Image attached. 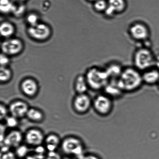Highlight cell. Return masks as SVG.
<instances>
[{"instance_id":"35","label":"cell","mask_w":159,"mask_h":159,"mask_svg":"<svg viewBox=\"0 0 159 159\" xmlns=\"http://www.w3.org/2000/svg\"><path fill=\"white\" fill-rule=\"evenodd\" d=\"M6 127L4 125H1V143H2L6 135H5V132Z\"/></svg>"},{"instance_id":"27","label":"cell","mask_w":159,"mask_h":159,"mask_svg":"<svg viewBox=\"0 0 159 159\" xmlns=\"http://www.w3.org/2000/svg\"><path fill=\"white\" fill-rule=\"evenodd\" d=\"M26 21L29 24V26L35 25L39 23V16L35 13L29 14L26 17Z\"/></svg>"},{"instance_id":"10","label":"cell","mask_w":159,"mask_h":159,"mask_svg":"<svg viewBox=\"0 0 159 159\" xmlns=\"http://www.w3.org/2000/svg\"><path fill=\"white\" fill-rule=\"evenodd\" d=\"M8 108L11 115L19 119L26 116L29 107L27 102L18 100L11 102Z\"/></svg>"},{"instance_id":"41","label":"cell","mask_w":159,"mask_h":159,"mask_svg":"<svg viewBox=\"0 0 159 159\" xmlns=\"http://www.w3.org/2000/svg\"><path fill=\"white\" fill-rule=\"evenodd\" d=\"M158 83H159V81Z\"/></svg>"},{"instance_id":"26","label":"cell","mask_w":159,"mask_h":159,"mask_svg":"<svg viewBox=\"0 0 159 159\" xmlns=\"http://www.w3.org/2000/svg\"><path fill=\"white\" fill-rule=\"evenodd\" d=\"M5 120H6V126L7 127L11 128H15L18 125V118L12 116V115L9 116H8Z\"/></svg>"},{"instance_id":"14","label":"cell","mask_w":159,"mask_h":159,"mask_svg":"<svg viewBox=\"0 0 159 159\" xmlns=\"http://www.w3.org/2000/svg\"><path fill=\"white\" fill-rule=\"evenodd\" d=\"M125 7L124 0H109L107 9L104 12L107 16H111L115 13L122 12Z\"/></svg>"},{"instance_id":"40","label":"cell","mask_w":159,"mask_h":159,"mask_svg":"<svg viewBox=\"0 0 159 159\" xmlns=\"http://www.w3.org/2000/svg\"><path fill=\"white\" fill-rule=\"evenodd\" d=\"M62 159H70L68 158H62Z\"/></svg>"},{"instance_id":"25","label":"cell","mask_w":159,"mask_h":159,"mask_svg":"<svg viewBox=\"0 0 159 159\" xmlns=\"http://www.w3.org/2000/svg\"><path fill=\"white\" fill-rule=\"evenodd\" d=\"M107 7V2L104 0H97L95 1L94 8L98 12H105Z\"/></svg>"},{"instance_id":"17","label":"cell","mask_w":159,"mask_h":159,"mask_svg":"<svg viewBox=\"0 0 159 159\" xmlns=\"http://www.w3.org/2000/svg\"><path fill=\"white\" fill-rule=\"evenodd\" d=\"M74 88L77 94L86 93L87 90L89 88L85 76H78L75 82Z\"/></svg>"},{"instance_id":"20","label":"cell","mask_w":159,"mask_h":159,"mask_svg":"<svg viewBox=\"0 0 159 159\" xmlns=\"http://www.w3.org/2000/svg\"><path fill=\"white\" fill-rule=\"evenodd\" d=\"M105 70L110 79L112 78H117L118 79L120 75L123 70H121L119 65L112 64L108 66Z\"/></svg>"},{"instance_id":"13","label":"cell","mask_w":159,"mask_h":159,"mask_svg":"<svg viewBox=\"0 0 159 159\" xmlns=\"http://www.w3.org/2000/svg\"><path fill=\"white\" fill-rule=\"evenodd\" d=\"M23 136L21 131L17 130H14L6 135L2 143L10 148H16L21 145Z\"/></svg>"},{"instance_id":"8","label":"cell","mask_w":159,"mask_h":159,"mask_svg":"<svg viewBox=\"0 0 159 159\" xmlns=\"http://www.w3.org/2000/svg\"><path fill=\"white\" fill-rule=\"evenodd\" d=\"M93 101L86 93L77 94L74 98L73 106L74 110L79 114L87 113L92 106Z\"/></svg>"},{"instance_id":"36","label":"cell","mask_w":159,"mask_h":159,"mask_svg":"<svg viewBox=\"0 0 159 159\" xmlns=\"http://www.w3.org/2000/svg\"><path fill=\"white\" fill-rule=\"evenodd\" d=\"M155 65L159 69V56L155 59Z\"/></svg>"},{"instance_id":"11","label":"cell","mask_w":159,"mask_h":159,"mask_svg":"<svg viewBox=\"0 0 159 159\" xmlns=\"http://www.w3.org/2000/svg\"><path fill=\"white\" fill-rule=\"evenodd\" d=\"M20 89L23 94L28 97L32 98L36 96L39 87L36 81L31 78H28L22 81Z\"/></svg>"},{"instance_id":"4","label":"cell","mask_w":159,"mask_h":159,"mask_svg":"<svg viewBox=\"0 0 159 159\" xmlns=\"http://www.w3.org/2000/svg\"><path fill=\"white\" fill-rule=\"evenodd\" d=\"M61 145L62 151L66 155H73L78 158L84 155V143L77 137H66L62 141Z\"/></svg>"},{"instance_id":"31","label":"cell","mask_w":159,"mask_h":159,"mask_svg":"<svg viewBox=\"0 0 159 159\" xmlns=\"http://www.w3.org/2000/svg\"><path fill=\"white\" fill-rule=\"evenodd\" d=\"M16 156L13 152L9 151V152L1 153L0 159H16Z\"/></svg>"},{"instance_id":"12","label":"cell","mask_w":159,"mask_h":159,"mask_svg":"<svg viewBox=\"0 0 159 159\" xmlns=\"http://www.w3.org/2000/svg\"><path fill=\"white\" fill-rule=\"evenodd\" d=\"M129 32L132 38L139 41L147 39L149 35L148 28L140 23H136L131 26Z\"/></svg>"},{"instance_id":"39","label":"cell","mask_w":159,"mask_h":159,"mask_svg":"<svg viewBox=\"0 0 159 159\" xmlns=\"http://www.w3.org/2000/svg\"><path fill=\"white\" fill-rule=\"evenodd\" d=\"M89 1H97V0H89Z\"/></svg>"},{"instance_id":"33","label":"cell","mask_w":159,"mask_h":159,"mask_svg":"<svg viewBox=\"0 0 159 159\" xmlns=\"http://www.w3.org/2000/svg\"><path fill=\"white\" fill-rule=\"evenodd\" d=\"M35 148L34 152L35 154L37 155H44L46 149L41 145L35 147Z\"/></svg>"},{"instance_id":"34","label":"cell","mask_w":159,"mask_h":159,"mask_svg":"<svg viewBox=\"0 0 159 159\" xmlns=\"http://www.w3.org/2000/svg\"><path fill=\"white\" fill-rule=\"evenodd\" d=\"M78 159H100L97 156L93 154H88V155H84L79 157Z\"/></svg>"},{"instance_id":"1","label":"cell","mask_w":159,"mask_h":159,"mask_svg":"<svg viewBox=\"0 0 159 159\" xmlns=\"http://www.w3.org/2000/svg\"><path fill=\"white\" fill-rule=\"evenodd\" d=\"M123 92H133L138 90L143 83L142 75L136 69L128 68L123 70L116 80Z\"/></svg>"},{"instance_id":"9","label":"cell","mask_w":159,"mask_h":159,"mask_svg":"<svg viewBox=\"0 0 159 159\" xmlns=\"http://www.w3.org/2000/svg\"><path fill=\"white\" fill-rule=\"evenodd\" d=\"M24 139L28 145L36 147L41 145L45 138L44 134L40 129L32 128L26 132Z\"/></svg>"},{"instance_id":"16","label":"cell","mask_w":159,"mask_h":159,"mask_svg":"<svg viewBox=\"0 0 159 159\" xmlns=\"http://www.w3.org/2000/svg\"><path fill=\"white\" fill-rule=\"evenodd\" d=\"M105 94L111 98H118L123 93L122 90L118 86L116 81L115 82H111L106 85L104 88Z\"/></svg>"},{"instance_id":"32","label":"cell","mask_w":159,"mask_h":159,"mask_svg":"<svg viewBox=\"0 0 159 159\" xmlns=\"http://www.w3.org/2000/svg\"><path fill=\"white\" fill-rule=\"evenodd\" d=\"M60 155L56 152H49L45 159H62Z\"/></svg>"},{"instance_id":"2","label":"cell","mask_w":159,"mask_h":159,"mask_svg":"<svg viewBox=\"0 0 159 159\" xmlns=\"http://www.w3.org/2000/svg\"><path fill=\"white\" fill-rule=\"evenodd\" d=\"M89 88L95 90L104 89L110 79L105 70L97 68H90L85 75Z\"/></svg>"},{"instance_id":"29","label":"cell","mask_w":159,"mask_h":159,"mask_svg":"<svg viewBox=\"0 0 159 159\" xmlns=\"http://www.w3.org/2000/svg\"><path fill=\"white\" fill-rule=\"evenodd\" d=\"M25 10V7L24 6L21 5L20 6H17L15 5V7H14L12 13L15 15L16 16L19 17L23 15Z\"/></svg>"},{"instance_id":"38","label":"cell","mask_w":159,"mask_h":159,"mask_svg":"<svg viewBox=\"0 0 159 159\" xmlns=\"http://www.w3.org/2000/svg\"><path fill=\"white\" fill-rule=\"evenodd\" d=\"M16 1L19 2H23L26 1V0H15Z\"/></svg>"},{"instance_id":"3","label":"cell","mask_w":159,"mask_h":159,"mask_svg":"<svg viewBox=\"0 0 159 159\" xmlns=\"http://www.w3.org/2000/svg\"><path fill=\"white\" fill-rule=\"evenodd\" d=\"M155 58L150 50L146 48L138 50L134 56V61L137 69L146 71L155 64Z\"/></svg>"},{"instance_id":"7","label":"cell","mask_w":159,"mask_h":159,"mask_svg":"<svg viewBox=\"0 0 159 159\" xmlns=\"http://www.w3.org/2000/svg\"><path fill=\"white\" fill-rule=\"evenodd\" d=\"M24 44L20 39L10 38L6 39L1 44L2 53L7 56L18 55L23 51Z\"/></svg>"},{"instance_id":"19","label":"cell","mask_w":159,"mask_h":159,"mask_svg":"<svg viewBox=\"0 0 159 159\" xmlns=\"http://www.w3.org/2000/svg\"><path fill=\"white\" fill-rule=\"evenodd\" d=\"M26 116L30 120L35 123L42 122L44 118L43 112L34 107L29 108Z\"/></svg>"},{"instance_id":"24","label":"cell","mask_w":159,"mask_h":159,"mask_svg":"<svg viewBox=\"0 0 159 159\" xmlns=\"http://www.w3.org/2000/svg\"><path fill=\"white\" fill-rule=\"evenodd\" d=\"M29 152V149L26 146L20 145L16 148L15 155L19 158H25L27 156Z\"/></svg>"},{"instance_id":"30","label":"cell","mask_w":159,"mask_h":159,"mask_svg":"<svg viewBox=\"0 0 159 159\" xmlns=\"http://www.w3.org/2000/svg\"><path fill=\"white\" fill-rule=\"evenodd\" d=\"M10 63L9 56L4 53H1L0 57V64L1 66L7 67Z\"/></svg>"},{"instance_id":"6","label":"cell","mask_w":159,"mask_h":159,"mask_svg":"<svg viewBox=\"0 0 159 159\" xmlns=\"http://www.w3.org/2000/svg\"><path fill=\"white\" fill-rule=\"evenodd\" d=\"M27 32L29 36L34 40L38 41H44L51 37L52 30L48 25L39 23L35 25L29 26Z\"/></svg>"},{"instance_id":"21","label":"cell","mask_w":159,"mask_h":159,"mask_svg":"<svg viewBox=\"0 0 159 159\" xmlns=\"http://www.w3.org/2000/svg\"><path fill=\"white\" fill-rule=\"evenodd\" d=\"M15 4L10 0H1L0 9L2 13L7 14L13 11Z\"/></svg>"},{"instance_id":"5","label":"cell","mask_w":159,"mask_h":159,"mask_svg":"<svg viewBox=\"0 0 159 159\" xmlns=\"http://www.w3.org/2000/svg\"><path fill=\"white\" fill-rule=\"evenodd\" d=\"M92 106L98 115L107 116L111 113L113 109L112 98L105 93L98 94L93 100Z\"/></svg>"},{"instance_id":"18","label":"cell","mask_w":159,"mask_h":159,"mask_svg":"<svg viewBox=\"0 0 159 159\" xmlns=\"http://www.w3.org/2000/svg\"><path fill=\"white\" fill-rule=\"evenodd\" d=\"M15 28L10 22L3 21L0 26V33L3 37L6 39L10 38L15 34Z\"/></svg>"},{"instance_id":"37","label":"cell","mask_w":159,"mask_h":159,"mask_svg":"<svg viewBox=\"0 0 159 159\" xmlns=\"http://www.w3.org/2000/svg\"><path fill=\"white\" fill-rule=\"evenodd\" d=\"M25 159H36V158L35 157L34 155H28L26 157Z\"/></svg>"},{"instance_id":"28","label":"cell","mask_w":159,"mask_h":159,"mask_svg":"<svg viewBox=\"0 0 159 159\" xmlns=\"http://www.w3.org/2000/svg\"><path fill=\"white\" fill-rule=\"evenodd\" d=\"M9 113V108L5 104L1 103L0 105V119L1 120H5L8 116Z\"/></svg>"},{"instance_id":"15","label":"cell","mask_w":159,"mask_h":159,"mask_svg":"<svg viewBox=\"0 0 159 159\" xmlns=\"http://www.w3.org/2000/svg\"><path fill=\"white\" fill-rule=\"evenodd\" d=\"M143 82L149 85H152L158 82L159 72L156 70H148L142 75Z\"/></svg>"},{"instance_id":"22","label":"cell","mask_w":159,"mask_h":159,"mask_svg":"<svg viewBox=\"0 0 159 159\" xmlns=\"http://www.w3.org/2000/svg\"><path fill=\"white\" fill-rule=\"evenodd\" d=\"M12 77V72L7 67L1 66L0 69V81L1 83H5L11 80Z\"/></svg>"},{"instance_id":"23","label":"cell","mask_w":159,"mask_h":159,"mask_svg":"<svg viewBox=\"0 0 159 159\" xmlns=\"http://www.w3.org/2000/svg\"><path fill=\"white\" fill-rule=\"evenodd\" d=\"M44 142L46 145H51L58 147L61 143L60 139L55 134H50L45 138Z\"/></svg>"}]
</instances>
